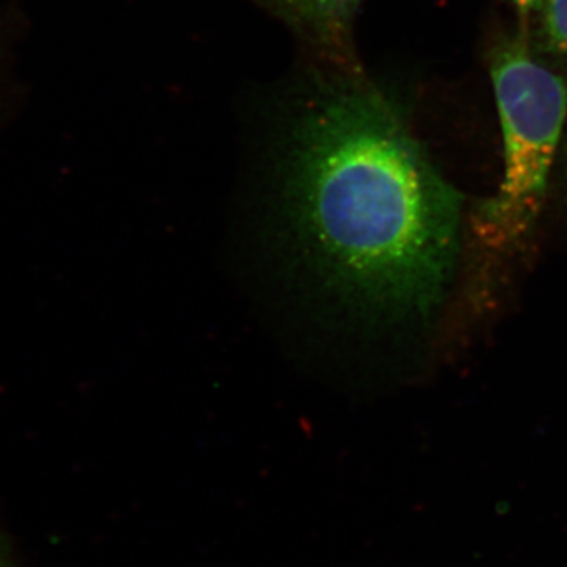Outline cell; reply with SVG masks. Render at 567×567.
Listing matches in <instances>:
<instances>
[{"mask_svg": "<svg viewBox=\"0 0 567 567\" xmlns=\"http://www.w3.org/2000/svg\"><path fill=\"white\" fill-rule=\"evenodd\" d=\"M279 164L306 249L353 303L388 315L440 300L458 246L461 197L368 71L306 63L281 99Z\"/></svg>", "mask_w": 567, "mask_h": 567, "instance_id": "obj_1", "label": "cell"}, {"mask_svg": "<svg viewBox=\"0 0 567 567\" xmlns=\"http://www.w3.org/2000/svg\"><path fill=\"white\" fill-rule=\"evenodd\" d=\"M492 81L505 145V175L495 196L477 210L475 230L481 240L503 248L528 233L543 207L565 128L567 85L518 39L494 52Z\"/></svg>", "mask_w": 567, "mask_h": 567, "instance_id": "obj_2", "label": "cell"}, {"mask_svg": "<svg viewBox=\"0 0 567 567\" xmlns=\"http://www.w3.org/2000/svg\"><path fill=\"white\" fill-rule=\"evenodd\" d=\"M289 29L308 65L357 73V20L365 0H252Z\"/></svg>", "mask_w": 567, "mask_h": 567, "instance_id": "obj_3", "label": "cell"}, {"mask_svg": "<svg viewBox=\"0 0 567 567\" xmlns=\"http://www.w3.org/2000/svg\"><path fill=\"white\" fill-rule=\"evenodd\" d=\"M540 7L548 43L567 55V0H543Z\"/></svg>", "mask_w": 567, "mask_h": 567, "instance_id": "obj_4", "label": "cell"}, {"mask_svg": "<svg viewBox=\"0 0 567 567\" xmlns=\"http://www.w3.org/2000/svg\"><path fill=\"white\" fill-rule=\"evenodd\" d=\"M509 2L513 3L522 14H527L529 11L539 9L543 0H509Z\"/></svg>", "mask_w": 567, "mask_h": 567, "instance_id": "obj_5", "label": "cell"}, {"mask_svg": "<svg viewBox=\"0 0 567 567\" xmlns=\"http://www.w3.org/2000/svg\"><path fill=\"white\" fill-rule=\"evenodd\" d=\"M0 567H7L6 563H3V559L0 558Z\"/></svg>", "mask_w": 567, "mask_h": 567, "instance_id": "obj_6", "label": "cell"}]
</instances>
